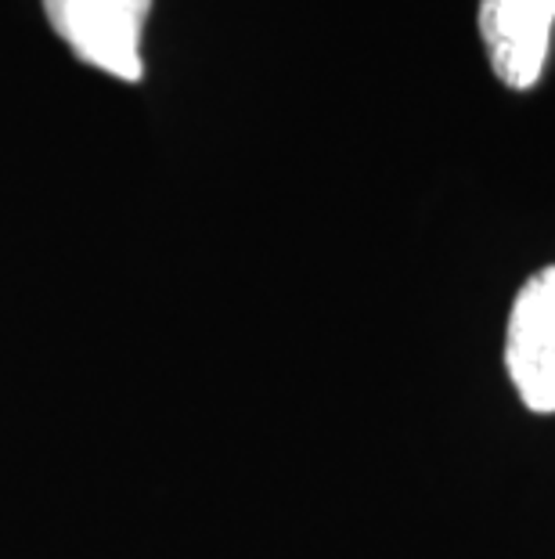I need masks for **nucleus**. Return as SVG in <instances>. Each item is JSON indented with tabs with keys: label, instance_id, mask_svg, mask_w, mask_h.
Wrapping results in <instances>:
<instances>
[{
	"label": "nucleus",
	"instance_id": "1",
	"mask_svg": "<svg viewBox=\"0 0 555 559\" xmlns=\"http://www.w3.org/2000/svg\"><path fill=\"white\" fill-rule=\"evenodd\" d=\"M152 0H44V15L80 62L116 80H145L141 33Z\"/></svg>",
	"mask_w": 555,
	"mask_h": 559
},
{
	"label": "nucleus",
	"instance_id": "2",
	"mask_svg": "<svg viewBox=\"0 0 555 559\" xmlns=\"http://www.w3.org/2000/svg\"><path fill=\"white\" fill-rule=\"evenodd\" d=\"M505 368L519 401L538 415H555V264L541 267L516 293Z\"/></svg>",
	"mask_w": 555,
	"mask_h": 559
},
{
	"label": "nucleus",
	"instance_id": "3",
	"mask_svg": "<svg viewBox=\"0 0 555 559\" xmlns=\"http://www.w3.org/2000/svg\"><path fill=\"white\" fill-rule=\"evenodd\" d=\"M555 0H480V37L502 83L530 91L545 73Z\"/></svg>",
	"mask_w": 555,
	"mask_h": 559
}]
</instances>
